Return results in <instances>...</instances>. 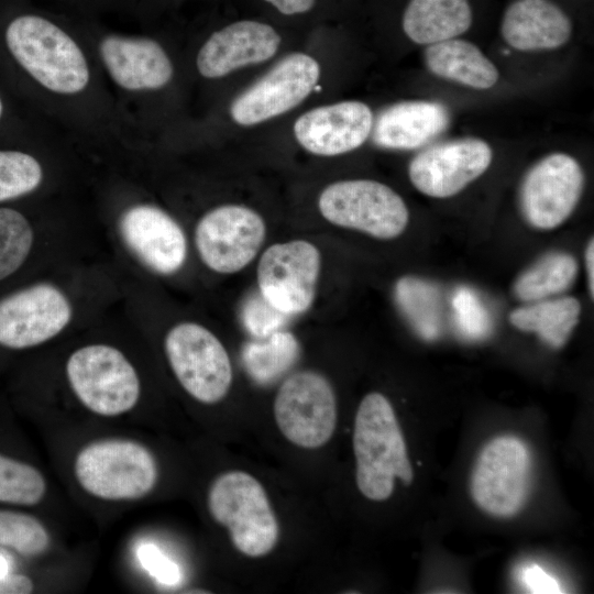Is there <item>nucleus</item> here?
I'll list each match as a JSON object with an SVG mask.
<instances>
[{
  "label": "nucleus",
  "instance_id": "1",
  "mask_svg": "<svg viewBox=\"0 0 594 594\" xmlns=\"http://www.w3.org/2000/svg\"><path fill=\"white\" fill-rule=\"evenodd\" d=\"M2 18V38L16 64L47 94L72 99L91 86L84 40L69 15L14 2Z\"/></svg>",
  "mask_w": 594,
  "mask_h": 594
},
{
  "label": "nucleus",
  "instance_id": "2",
  "mask_svg": "<svg viewBox=\"0 0 594 594\" xmlns=\"http://www.w3.org/2000/svg\"><path fill=\"white\" fill-rule=\"evenodd\" d=\"M353 451L356 484L366 498L387 499L396 477L406 485L413 482L414 472L395 411L381 393L365 395L359 405Z\"/></svg>",
  "mask_w": 594,
  "mask_h": 594
},
{
  "label": "nucleus",
  "instance_id": "3",
  "mask_svg": "<svg viewBox=\"0 0 594 594\" xmlns=\"http://www.w3.org/2000/svg\"><path fill=\"white\" fill-rule=\"evenodd\" d=\"M74 474L90 496L103 501H134L153 491L158 479L152 452L129 439H103L76 455Z\"/></svg>",
  "mask_w": 594,
  "mask_h": 594
},
{
  "label": "nucleus",
  "instance_id": "4",
  "mask_svg": "<svg viewBox=\"0 0 594 594\" xmlns=\"http://www.w3.org/2000/svg\"><path fill=\"white\" fill-rule=\"evenodd\" d=\"M69 16L94 43L101 67L120 91L139 96L161 90L172 81L173 62L155 37L109 31L90 18Z\"/></svg>",
  "mask_w": 594,
  "mask_h": 594
},
{
  "label": "nucleus",
  "instance_id": "5",
  "mask_svg": "<svg viewBox=\"0 0 594 594\" xmlns=\"http://www.w3.org/2000/svg\"><path fill=\"white\" fill-rule=\"evenodd\" d=\"M211 517L228 528L238 551L257 558L271 552L278 540L276 516L262 484L243 471H229L210 485L207 497Z\"/></svg>",
  "mask_w": 594,
  "mask_h": 594
},
{
  "label": "nucleus",
  "instance_id": "6",
  "mask_svg": "<svg viewBox=\"0 0 594 594\" xmlns=\"http://www.w3.org/2000/svg\"><path fill=\"white\" fill-rule=\"evenodd\" d=\"M68 385L89 411L117 417L132 410L141 395L139 374L117 348L92 343L78 348L65 366Z\"/></svg>",
  "mask_w": 594,
  "mask_h": 594
},
{
  "label": "nucleus",
  "instance_id": "7",
  "mask_svg": "<svg viewBox=\"0 0 594 594\" xmlns=\"http://www.w3.org/2000/svg\"><path fill=\"white\" fill-rule=\"evenodd\" d=\"M318 208L330 223L381 240L400 235L409 220L403 198L387 185L371 179L340 180L327 186Z\"/></svg>",
  "mask_w": 594,
  "mask_h": 594
},
{
  "label": "nucleus",
  "instance_id": "8",
  "mask_svg": "<svg viewBox=\"0 0 594 594\" xmlns=\"http://www.w3.org/2000/svg\"><path fill=\"white\" fill-rule=\"evenodd\" d=\"M168 364L180 386L202 404H216L232 384V365L222 342L200 323L184 321L164 339Z\"/></svg>",
  "mask_w": 594,
  "mask_h": 594
},
{
  "label": "nucleus",
  "instance_id": "9",
  "mask_svg": "<svg viewBox=\"0 0 594 594\" xmlns=\"http://www.w3.org/2000/svg\"><path fill=\"white\" fill-rule=\"evenodd\" d=\"M531 457L515 436H499L480 452L471 479L476 505L497 517L517 514L526 503L530 485Z\"/></svg>",
  "mask_w": 594,
  "mask_h": 594
},
{
  "label": "nucleus",
  "instance_id": "10",
  "mask_svg": "<svg viewBox=\"0 0 594 594\" xmlns=\"http://www.w3.org/2000/svg\"><path fill=\"white\" fill-rule=\"evenodd\" d=\"M67 295L47 282L33 283L0 297V346L26 350L57 337L69 324Z\"/></svg>",
  "mask_w": 594,
  "mask_h": 594
},
{
  "label": "nucleus",
  "instance_id": "11",
  "mask_svg": "<svg viewBox=\"0 0 594 594\" xmlns=\"http://www.w3.org/2000/svg\"><path fill=\"white\" fill-rule=\"evenodd\" d=\"M274 417L293 444L315 449L332 437L337 424L336 395L329 381L314 371L294 373L274 400Z\"/></svg>",
  "mask_w": 594,
  "mask_h": 594
},
{
  "label": "nucleus",
  "instance_id": "12",
  "mask_svg": "<svg viewBox=\"0 0 594 594\" xmlns=\"http://www.w3.org/2000/svg\"><path fill=\"white\" fill-rule=\"evenodd\" d=\"M321 252L307 240L268 246L260 257L256 279L261 296L279 312L299 315L316 297Z\"/></svg>",
  "mask_w": 594,
  "mask_h": 594
},
{
  "label": "nucleus",
  "instance_id": "13",
  "mask_svg": "<svg viewBox=\"0 0 594 594\" xmlns=\"http://www.w3.org/2000/svg\"><path fill=\"white\" fill-rule=\"evenodd\" d=\"M266 235L263 218L242 205H222L207 211L195 228V245L202 263L219 274L249 265Z\"/></svg>",
  "mask_w": 594,
  "mask_h": 594
},
{
  "label": "nucleus",
  "instance_id": "14",
  "mask_svg": "<svg viewBox=\"0 0 594 594\" xmlns=\"http://www.w3.org/2000/svg\"><path fill=\"white\" fill-rule=\"evenodd\" d=\"M319 78L320 66L314 57L289 54L232 101L230 116L244 127L273 119L306 99Z\"/></svg>",
  "mask_w": 594,
  "mask_h": 594
},
{
  "label": "nucleus",
  "instance_id": "15",
  "mask_svg": "<svg viewBox=\"0 0 594 594\" xmlns=\"http://www.w3.org/2000/svg\"><path fill=\"white\" fill-rule=\"evenodd\" d=\"M584 186L579 162L565 153H552L537 162L520 187V208L536 229L551 230L563 223L576 207Z\"/></svg>",
  "mask_w": 594,
  "mask_h": 594
},
{
  "label": "nucleus",
  "instance_id": "16",
  "mask_svg": "<svg viewBox=\"0 0 594 594\" xmlns=\"http://www.w3.org/2000/svg\"><path fill=\"white\" fill-rule=\"evenodd\" d=\"M493 152L483 140L458 139L431 145L410 162L411 184L422 194L447 198L460 193L491 165Z\"/></svg>",
  "mask_w": 594,
  "mask_h": 594
},
{
  "label": "nucleus",
  "instance_id": "17",
  "mask_svg": "<svg viewBox=\"0 0 594 594\" xmlns=\"http://www.w3.org/2000/svg\"><path fill=\"white\" fill-rule=\"evenodd\" d=\"M119 233L134 256L158 275H173L187 258V239L179 223L148 202L127 207L119 218Z\"/></svg>",
  "mask_w": 594,
  "mask_h": 594
},
{
  "label": "nucleus",
  "instance_id": "18",
  "mask_svg": "<svg viewBox=\"0 0 594 594\" xmlns=\"http://www.w3.org/2000/svg\"><path fill=\"white\" fill-rule=\"evenodd\" d=\"M280 43L282 36L271 23L253 18L234 20L209 34L197 53L196 67L204 78H221L270 59Z\"/></svg>",
  "mask_w": 594,
  "mask_h": 594
},
{
  "label": "nucleus",
  "instance_id": "19",
  "mask_svg": "<svg viewBox=\"0 0 594 594\" xmlns=\"http://www.w3.org/2000/svg\"><path fill=\"white\" fill-rule=\"evenodd\" d=\"M373 122L367 105L341 101L301 114L294 124V134L306 151L336 156L360 147L370 136Z\"/></svg>",
  "mask_w": 594,
  "mask_h": 594
},
{
  "label": "nucleus",
  "instance_id": "20",
  "mask_svg": "<svg viewBox=\"0 0 594 594\" xmlns=\"http://www.w3.org/2000/svg\"><path fill=\"white\" fill-rule=\"evenodd\" d=\"M501 32L517 51L553 50L570 40L572 23L550 0H516L504 13Z\"/></svg>",
  "mask_w": 594,
  "mask_h": 594
},
{
  "label": "nucleus",
  "instance_id": "21",
  "mask_svg": "<svg viewBox=\"0 0 594 594\" xmlns=\"http://www.w3.org/2000/svg\"><path fill=\"white\" fill-rule=\"evenodd\" d=\"M448 108L436 101H403L383 110L372 128L373 142L389 150H415L449 125Z\"/></svg>",
  "mask_w": 594,
  "mask_h": 594
},
{
  "label": "nucleus",
  "instance_id": "22",
  "mask_svg": "<svg viewBox=\"0 0 594 594\" xmlns=\"http://www.w3.org/2000/svg\"><path fill=\"white\" fill-rule=\"evenodd\" d=\"M473 21L468 0H410L402 16V28L409 40L430 45L455 38Z\"/></svg>",
  "mask_w": 594,
  "mask_h": 594
},
{
  "label": "nucleus",
  "instance_id": "23",
  "mask_svg": "<svg viewBox=\"0 0 594 594\" xmlns=\"http://www.w3.org/2000/svg\"><path fill=\"white\" fill-rule=\"evenodd\" d=\"M424 58L433 75L474 89H490L499 78L496 66L465 40L455 37L430 44Z\"/></svg>",
  "mask_w": 594,
  "mask_h": 594
},
{
  "label": "nucleus",
  "instance_id": "24",
  "mask_svg": "<svg viewBox=\"0 0 594 594\" xmlns=\"http://www.w3.org/2000/svg\"><path fill=\"white\" fill-rule=\"evenodd\" d=\"M581 304L574 297L542 299L519 307L509 315L510 323L521 331L535 332L552 348H561L579 323Z\"/></svg>",
  "mask_w": 594,
  "mask_h": 594
},
{
  "label": "nucleus",
  "instance_id": "25",
  "mask_svg": "<svg viewBox=\"0 0 594 594\" xmlns=\"http://www.w3.org/2000/svg\"><path fill=\"white\" fill-rule=\"evenodd\" d=\"M576 260L568 253L552 252L525 271L514 284L522 301H538L564 292L574 282Z\"/></svg>",
  "mask_w": 594,
  "mask_h": 594
},
{
  "label": "nucleus",
  "instance_id": "26",
  "mask_svg": "<svg viewBox=\"0 0 594 594\" xmlns=\"http://www.w3.org/2000/svg\"><path fill=\"white\" fill-rule=\"evenodd\" d=\"M299 344L295 336L275 331L262 342H249L242 351L243 365L258 384H268L284 374L297 360Z\"/></svg>",
  "mask_w": 594,
  "mask_h": 594
},
{
  "label": "nucleus",
  "instance_id": "27",
  "mask_svg": "<svg viewBox=\"0 0 594 594\" xmlns=\"http://www.w3.org/2000/svg\"><path fill=\"white\" fill-rule=\"evenodd\" d=\"M395 300L425 339H435L440 332L441 307L438 289L415 276L400 277L395 285Z\"/></svg>",
  "mask_w": 594,
  "mask_h": 594
},
{
  "label": "nucleus",
  "instance_id": "28",
  "mask_svg": "<svg viewBox=\"0 0 594 594\" xmlns=\"http://www.w3.org/2000/svg\"><path fill=\"white\" fill-rule=\"evenodd\" d=\"M34 240L30 219L18 209L0 206V283L23 267L31 255Z\"/></svg>",
  "mask_w": 594,
  "mask_h": 594
},
{
  "label": "nucleus",
  "instance_id": "29",
  "mask_svg": "<svg viewBox=\"0 0 594 594\" xmlns=\"http://www.w3.org/2000/svg\"><path fill=\"white\" fill-rule=\"evenodd\" d=\"M43 180V165L34 155L0 150V205L33 194Z\"/></svg>",
  "mask_w": 594,
  "mask_h": 594
},
{
  "label": "nucleus",
  "instance_id": "30",
  "mask_svg": "<svg viewBox=\"0 0 594 594\" xmlns=\"http://www.w3.org/2000/svg\"><path fill=\"white\" fill-rule=\"evenodd\" d=\"M46 491V481L37 469L0 453V503L33 506Z\"/></svg>",
  "mask_w": 594,
  "mask_h": 594
},
{
  "label": "nucleus",
  "instance_id": "31",
  "mask_svg": "<svg viewBox=\"0 0 594 594\" xmlns=\"http://www.w3.org/2000/svg\"><path fill=\"white\" fill-rule=\"evenodd\" d=\"M50 543V534L38 519L24 513L0 510V546L25 557H36L44 553Z\"/></svg>",
  "mask_w": 594,
  "mask_h": 594
},
{
  "label": "nucleus",
  "instance_id": "32",
  "mask_svg": "<svg viewBox=\"0 0 594 594\" xmlns=\"http://www.w3.org/2000/svg\"><path fill=\"white\" fill-rule=\"evenodd\" d=\"M457 326L469 339H481L491 330L490 315L480 298L468 287L457 289L452 298Z\"/></svg>",
  "mask_w": 594,
  "mask_h": 594
},
{
  "label": "nucleus",
  "instance_id": "33",
  "mask_svg": "<svg viewBox=\"0 0 594 594\" xmlns=\"http://www.w3.org/2000/svg\"><path fill=\"white\" fill-rule=\"evenodd\" d=\"M142 568L158 583L175 586L183 580L180 566L154 543H142L136 549Z\"/></svg>",
  "mask_w": 594,
  "mask_h": 594
},
{
  "label": "nucleus",
  "instance_id": "34",
  "mask_svg": "<svg viewBox=\"0 0 594 594\" xmlns=\"http://www.w3.org/2000/svg\"><path fill=\"white\" fill-rule=\"evenodd\" d=\"M284 314L271 306L262 296L252 298L243 310V321L252 334L267 337L277 331Z\"/></svg>",
  "mask_w": 594,
  "mask_h": 594
},
{
  "label": "nucleus",
  "instance_id": "35",
  "mask_svg": "<svg viewBox=\"0 0 594 594\" xmlns=\"http://www.w3.org/2000/svg\"><path fill=\"white\" fill-rule=\"evenodd\" d=\"M70 9L72 15L92 18L94 14L110 11H136L139 0H59Z\"/></svg>",
  "mask_w": 594,
  "mask_h": 594
},
{
  "label": "nucleus",
  "instance_id": "36",
  "mask_svg": "<svg viewBox=\"0 0 594 594\" xmlns=\"http://www.w3.org/2000/svg\"><path fill=\"white\" fill-rule=\"evenodd\" d=\"M283 18H302L316 13L322 0H258Z\"/></svg>",
  "mask_w": 594,
  "mask_h": 594
},
{
  "label": "nucleus",
  "instance_id": "37",
  "mask_svg": "<svg viewBox=\"0 0 594 594\" xmlns=\"http://www.w3.org/2000/svg\"><path fill=\"white\" fill-rule=\"evenodd\" d=\"M519 579L531 593H561L558 582L537 564L521 568Z\"/></svg>",
  "mask_w": 594,
  "mask_h": 594
},
{
  "label": "nucleus",
  "instance_id": "38",
  "mask_svg": "<svg viewBox=\"0 0 594 594\" xmlns=\"http://www.w3.org/2000/svg\"><path fill=\"white\" fill-rule=\"evenodd\" d=\"M33 588V581L26 575L10 573L0 578V594H28Z\"/></svg>",
  "mask_w": 594,
  "mask_h": 594
},
{
  "label": "nucleus",
  "instance_id": "39",
  "mask_svg": "<svg viewBox=\"0 0 594 594\" xmlns=\"http://www.w3.org/2000/svg\"><path fill=\"white\" fill-rule=\"evenodd\" d=\"M178 0H141L139 1L136 13L143 16L152 15L167 4H172Z\"/></svg>",
  "mask_w": 594,
  "mask_h": 594
},
{
  "label": "nucleus",
  "instance_id": "40",
  "mask_svg": "<svg viewBox=\"0 0 594 594\" xmlns=\"http://www.w3.org/2000/svg\"><path fill=\"white\" fill-rule=\"evenodd\" d=\"M593 264H594V243H593V239H591L585 250V267H586V274H587L588 293L592 299L594 296Z\"/></svg>",
  "mask_w": 594,
  "mask_h": 594
},
{
  "label": "nucleus",
  "instance_id": "41",
  "mask_svg": "<svg viewBox=\"0 0 594 594\" xmlns=\"http://www.w3.org/2000/svg\"><path fill=\"white\" fill-rule=\"evenodd\" d=\"M10 574V564L7 558L0 553V578Z\"/></svg>",
  "mask_w": 594,
  "mask_h": 594
},
{
  "label": "nucleus",
  "instance_id": "42",
  "mask_svg": "<svg viewBox=\"0 0 594 594\" xmlns=\"http://www.w3.org/2000/svg\"><path fill=\"white\" fill-rule=\"evenodd\" d=\"M2 114H3V100L0 96V121H1Z\"/></svg>",
  "mask_w": 594,
  "mask_h": 594
}]
</instances>
